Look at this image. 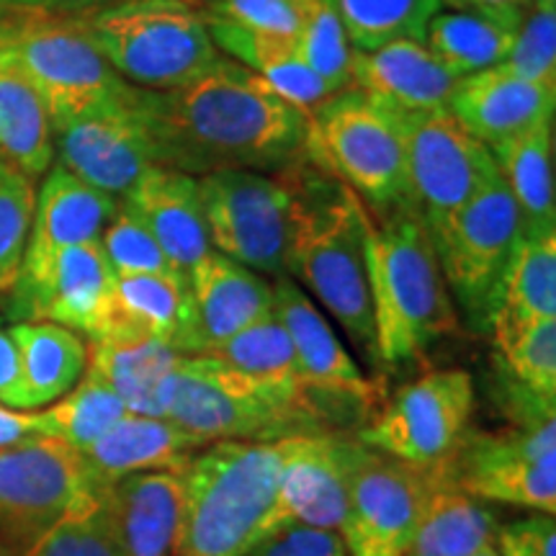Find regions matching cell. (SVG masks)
I'll return each mask as SVG.
<instances>
[{
  "instance_id": "cell-1",
  "label": "cell",
  "mask_w": 556,
  "mask_h": 556,
  "mask_svg": "<svg viewBox=\"0 0 556 556\" xmlns=\"http://www.w3.org/2000/svg\"><path fill=\"white\" fill-rule=\"evenodd\" d=\"M155 165L206 176L214 170L287 173L309 160V122L240 62L212 67L170 90L139 88Z\"/></svg>"
},
{
  "instance_id": "cell-2",
  "label": "cell",
  "mask_w": 556,
  "mask_h": 556,
  "mask_svg": "<svg viewBox=\"0 0 556 556\" xmlns=\"http://www.w3.org/2000/svg\"><path fill=\"white\" fill-rule=\"evenodd\" d=\"M358 204L377 361L389 366L417 361L458 330L433 242L413 206L374 212L361 199Z\"/></svg>"
},
{
  "instance_id": "cell-3",
  "label": "cell",
  "mask_w": 556,
  "mask_h": 556,
  "mask_svg": "<svg viewBox=\"0 0 556 556\" xmlns=\"http://www.w3.org/2000/svg\"><path fill=\"white\" fill-rule=\"evenodd\" d=\"M312 165L289 170L283 270L323 304L364 356L377 361L358 197Z\"/></svg>"
},
{
  "instance_id": "cell-4",
  "label": "cell",
  "mask_w": 556,
  "mask_h": 556,
  "mask_svg": "<svg viewBox=\"0 0 556 556\" xmlns=\"http://www.w3.org/2000/svg\"><path fill=\"white\" fill-rule=\"evenodd\" d=\"M160 415L204 443H274L291 435L338 433L304 387L248 377L214 356H180L163 387Z\"/></svg>"
},
{
  "instance_id": "cell-5",
  "label": "cell",
  "mask_w": 556,
  "mask_h": 556,
  "mask_svg": "<svg viewBox=\"0 0 556 556\" xmlns=\"http://www.w3.org/2000/svg\"><path fill=\"white\" fill-rule=\"evenodd\" d=\"M281 441H214L189 458L173 556H240L258 541L274 500Z\"/></svg>"
},
{
  "instance_id": "cell-6",
  "label": "cell",
  "mask_w": 556,
  "mask_h": 556,
  "mask_svg": "<svg viewBox=\"0 0 556 556\" xmlns=\"http://www.w3.org/2000/svg\"><path fill=\"white\" fill-rule=\"evenodd\" d=\"M75 24L119 78L144 90L186 86L219 58L199 0H122Z\"/></svg>"
},
{
  "instance_id": "cell-7",
  "label": "cell",
  "mask_w": 556,
  "mask_h": 556,
  "mask_svg": "<svg viewBox=\"0 0 556 556\" xmlns=\"http://www.w3.org/2000/svg\"><path fill=\"white\" fill-rule=\"evenodd\" d=\"M309 160L374 212L407 204L400 114L358 88L319 101L307 114Z\"/></svg>"
},
{
  "instance_id": "cell-8",
  "label": "cell",
  "mask_w": 556,
  "mask_h": 556,
  "mask_svg": "<svg viewBox=\"0 0 556 556\" xmlns=\"http://www.w3.org/2000/svg\"><path fill=\"white\" fill-rule=\"evenodd\" d=\"M428 235L456 312L471 330L490 332L505 270L520 240L518 208L500 173Z\"/></svg>"
},
{
  "instance_id": "cell-9",
  "label": "cell",
  "mask_w": 556,
  "mask_h": 556,
  "mask_svg": "<svg viewBox=\"0 0 556 556\" xmlns=\"http://www.w3.org/2000/svg\"><path fill=\"white\" fill-rule=\"evenodd\" d=\"M0 50L21 67L50 111L52 131L86 111L127 93L75 21L0 11Z\"/></svg>"
},
{
  "instance_id": "cell-10",
  "label": "cell",
  "mask_w": 556,
  "mask_h": 556,
  "mask_svg": "<svg viewBox=\"0 0 556 556\" xmlns=\"http://www.w3.org/2000/svg\"><path fill=\"white\" fill-rule=\"evenodd\" d=\"M475 397V379L464 368L428 371L381 402L356 438L368 448L417 467L441 464L467 438Z\"/></svg>"
},
{
  "instance_id": "cell-11",
  "label": "cell",
  "mask_w": 556,
  "mask_h": 556,
  "mask_svg": "<svg viewBox=\"0 0 556 556\" xmlns=\"http://www.w3.org/2000/svg\"><path fill=\"white\" fill-rule=\"evenodd\" d=\"M208 245L261 276H283L291 178L287 173L214 170L199 176Z\"/></svg>"
},
{
  "instance_id": "cell-12",
  "label": "cell",
  "mask_w": 556,
  "mask_h": 556,
  "mask_svg": "<svg viewBox=\"0 0 556 556\" xmlns=\"http://www.w3.org/2000/svg\"><path fill=\"white\" fill-rule=\"evenodd\" d=\"M435 464L417 467L356 438L340 523L348 556H405L426 510Z\"/></svg>"
},
{
  "instance_id": "cell-13",
  "label": "cell",
  "mask_w": 556,
  "mask_h": 556,
  "mask_svg": "<svg viewBox=\"0 0 556 556\" xmlns=\"http://www.w3.org/2000/svg\"><path fill=\"white\" fill-rule=\"evenodd\" d=\"M451 477L482 503L556 513V417L500 433L469 430L448 458Z\"/></svg>"
},
{
  "instance_id": "cell-14",
  "label": "cell",
  "mask_w": 556,
  "mask_h": 556,
  "mask_svg": "<svg viewBox=\"0 0 556 556\" xmlns=\"http://www.w3.org/2000/svg\"><path fill=\"white\" fill-rule=\"evenodd\" d=\"M405 142L407 206L426 229L441 225L497 176L484 142L458 124L448 109L400 114Z\"/></svg>"
},
{
  "instance_id": "cell-15",
  "label": "cell",
  "mask_w": 556,
  "mask_h": 556,
  "mask_svg": "<svg viewBox=\"0 0 556 556\" xmlns=\"http://www.w3.org/2000/svg\"><path fill=\"white\" fill-rule=\"evenodd\" d=\"M270 291L274 317L283 325L294 348L299 379L328 413L336 430L361 417L371 420L381 405L379 387L361 374L356 358L340 343L315 299L287 274L274 278Z\"/></svg>"
},
{
  "instance_id": "cell-16",
  "label": "cell",
  "mask_w": 556,
  "mask_h": 556,
  "mask_svg": "<svg viewBox=\"0 0 556 556\" xmlns=\"http://www.w3.org/2000/svg\"><path fill=\"white\" fill-rule=\"evenodd\" d=\"M90 486L80 454L58 438L0 448V541L16 556Z\"/></svg>"
},
{
  "instance_id": "cell-17",
  "label": "cell",
  "mask_w": 556,
  "mask_h": 556,
  "mask_svg": "<svg viewBox=\"0 0 556 556\" xmlns=\"http://www.w3.org/2000/svg\"><path fill=\"white\" fill-rule=\"evenodd\" d=\"M54 160L109 197L122 199L155 165L139 88L54 127Z\"/></svg>"
},
{
  "instance_id": "cell-18",
  "label": "cell",
  "mask_w": 556,
  "mask_h": 556,
  "mask_svg": "<svg viewBox=\"0 0 556 556\" xmlns=\"http://www.w3.org/2000/svg\"><path fill=\"white\" fill-rule=\"evenodd\" d=\"M353 446L356 438L338 433L281 438V469L258 539L283 528L340 531Z\"/></svg>"
},
{
  "instance_id": "cell-19",
  "label": "cell",
  "mask_w": 556,
  "mask_h": 556,
  "mask_svg": "<svg viewBox=\"0 0 556 556\" xmlns=\"http://www.w3.org/2000/svg\"><path fill=\"white\" fill-rule=\"evenodd\" d=\"M116 274L101 242L67 248L34 281L11 287L9 317L13 323H58L99 340L106 332L114 307Z\"/></svg>"
},
{
  "instance_id": "cell-20",
  "label": "cell",
  "mask_w": 556,
  "mask_h": 556,
  "mask_svg": "<svg viewBox=\"0 0 556 556\" xmlns=\"http://www.w3.org/2000/svg\"><path fill=\"white\" fill-rule=\"evenodd\" d=\"M191 328L184 356H208L250 325L274 315V291L266 276L208 250L189 270Z\"/></svg>"
},
{
  "instance_id": "cell-21",
  "label": "cell",
  "mask_w": 556,
  "mask_h": 556,
  "mask_svg": "<svg viewBox=\"0 0 556 556\" xmlns=\"http://www.w3.org/2000/svg\"><path fill=\"white\" fill-rule=\"evenodd\" d=\"M116 204L119 199L93 189L86 180L54 163L37 191L31 229L13 287L45 274V268L62 250L101 240L103 227L116 212Z\"/></svg>"
},
{
  "instance_id": "cell-22",
  "label": "cell",
  "mask_w": 556,
  "mask_h": 556,
  "mask_svg": "<svg viewBox=\"0 0 556 556\" xmlns=\"http://www.w3.org/2000/svg\"><path fill=\"white\" fill-rule=\"evenodd\" d=\"M448 114L486 148L554 119L556 88L541 86L507 70L503 62L456 80Z\"/></svg>"
},
{
  "instance_id": "cell-23",
  "label": "cell",
  "mask_w": 556,
  "mask_h": 556,
  "mask_svg": "<svg viewBox=\"0 0 556 556\" xmlns=\"http://www.w3.org/2000/svg\"><path fill=\"white\" fill-rule=\"evenodd\" d=\"M456 78L426 41L400 39L371 52H351V88L379 101L394 114H426L446 109Z\"/></svg>"
},
{
  "instance_id": "cell-24",
  "label": "cell",
  "mask_w": 556,
  "mask_h": 556,
  "mask_svg": "<svg viewBox=\"0 0 556 556\" xmlns=\"http://www.w3.org/2000/svg\"><path fill=\"white\" fill-rule=\"evenodd\" d=\"M119 556H173L180 523V471H142L103 486Z\"/></svg>"
},
{
  "instance_id": "cell-25",
  "label": "cell",
  "mask_w": 556,
  "mask_h": 556,
  "mask_svg": "<svg viewBox=\"0 0 556 556\" xmlns=\"http://www.w3.org/2000/svg\"><path fill=\"white\" fill-rule=\"evenodd\" d=\"M122 199L137 208L170 266L189 278L197 261L212 250L199 178L165 165H152Z\"/></svg>"
},
{
  "instance_id": "cell-26",
  "label": "cell",
  "mask_w": 556,
  "mask_h": 556,
  "mask_svg": "<svg viewBox=\"0 0 556 556\" xmlns=\"http://www.w3.org/2000/svg\"><path fill=\"white\" fill-rule=\"evenodd\" d=\"M201 446V438L168 417L129 413L78 454L90 484L109 486L142 471H180Z\"/></svg>"
},
{
  "instance_id": "cell-27",
  "label": "cell",
  "mask_w": 556,
  "mask_h": 556,
  "mask_svg": "<svg viewBox=\"0 0 556 556\" xmlns=\"http://www.w3.org/2000/svg\"><path fill=\"white\" fill-rule=\"evenodd\" d=\"M189 328V278L178 274L116 276L114 307L99 340L152 338L184 353Z\"/></svg>"
},
{
  "instance_id": "cell-28",
  "label": "cell",
  "mask_w": 556,
  "mask_h": 556,
  "mask_svg": "<svg viewBox=\"0 0 556 556\" xmlns=\"http://www.w3.org/2000/svg\"><path fill=\"white\" fill-rule=\"evenodd\" d=\"M500 178L518 208L520 238L556 232L554 119L503 139L490 148Z\"/></svg>"
},
{
  "instance_id": "cell-29",
  "label": "cell",
  "mask_w": 556,
  "mask_h": 556,
  "mask_svg": "<svg viewBox=\"0 0 556 556\" xmlns=\"http://www.w3.org/2000/svg\"><path fill=\"white\" fill-rule=\"evenodd\" d=\"M497 526L495 513L454 482L446 458L435 464L426 510L405 556H477L495 552Z\"/></svg>"
},
{
  "instance_id": "cell-30",
  "label": "cell",
  "mask_w": 556,
  "mask_h": 556,
  "mask_svg": "<svg viewBox=\"0 0 556 556\" xmlns=\"http://www.w3.org/2000/svg\"><path fill=\"white\" fill-rule=\"evenodd\" d=\"M204 18L208 37H212L219 54L240 62L242 67L258 75L261 80H266L278 96L294 103L304 114H309L319 101H325L330 96L328 88L323 86V80L304 62L294 39L255 31L248 29V26L229 24V21L208 16Z\"/></svg>"
},
{
  "instance_id": "cell-31",
  "label": "cell",
  "mask_w": 556,
  "mask_h": 556,
  "mask_svg": "<svg viewBox=\"0 0 556 556\" xmlns=\"http://www.w3.org/2000/svg\"><path fill=\"white\" fill-rule=\"evenodd\" d=\"M9 336L16 345L24 409H45L73 389L88 368V343L80 332L58 323H13Z\"/></svg>"
},
{
  "instance_id": "cell-32",
  "label": "cell",
  "mask_w": 556,
  "mask_h": 556,
  "mask_svg": "<svg viewBox=\"0 0 556 556\" xmlns=\"http://www.w3.org/2000/svg\"><path fill=\"white\" fill-rule=\"evenodd\" d=\"M539 319H556V232L518 240L492 317L495 348Z\"/></svg>"
},
{
  "instance_id": "cell-33",
  "label": "cell",
  "mask_w": 556,
  "mask_h": 556,
  "mask_svg": "<svg viewBox=\"0 0 556 556\" xmlns=\"http://www.w3.org/2000/svg\"><path fill=\"white\" fill-rule=\"evenodd\" d=\"M184 353L152 338L90 340L88 368L119 394L129 413L160 415L163 387Z\"/></svg>"
},
{
  "instance_id": "cell-34",
  "label": "cell",
  "mask_w": 556,
  "mask_h": 556,
  "mask_svg": "<svg viewBox=\"0 0 556 556\" xmlns=\"http://www.w3.org/2000/svg\"><path fill=\"white\" fill-rule=\"evenodd\" d=\"M0 155L29 178H45L54 165V131L50 111L21 73V67L0 50Z\"/></svg>"
},
{
  "instance_id": "cell-35",
  "label": "cell",
  "mask_w": 556,
  "mask_h": 556,
  "mask_svg": "<svg viewBox=\"0 0 556 556\" xmlns=\"http://www.w3.org/2000/svg\"><path fill=\"white\" fill-rule=\"evenodd\" d=\"M518 29L475 11H438L426 29V47L456 80L505 62Z\"/></svg>"
},
{
  "instance_id": "cell-36",
  "label": "cell",
  "mask_w": 556,
  "mask_h": 556,
  "mask_svg": "<svg viewBox=\"0 0 556 556\" xmlns=\"http://www.w3.org/2000/svg\"><path fill=\"white\" fill-rule=\"evenodd\" d=\"M127 415L129 409L119 394L90 368L65 397L37 413L41 435L58 438L75 451L88 448Z\"/></svg>"
},
{
  "instance_id": "cell-37",
  "label": "cell",
  "mask_w": 556,
  "mask_h": 556,
  "mask_svg": "<svg viewBox=\"0 0 556 556\" xmlns=\"http://www.w3.org/2000/svg\"><path fill=\"white\" fill-rule=\"evenodd\" d=\"M353 50L371 52L400 39L422 41L441 0H332Z\"/></svg>"
},
{
  "instance_id": "cell-38",
  "label": "cell",
  "mask_w": 556,
  "mask_h": 556,
  "mask_svg": "<svg viewBox=\"0 0 556 556\" xmlns=\"http://www.w3.org/2000/svg\"><path fill=\"white\" fill-rule=\"evenodd\" d=\"M16 556H119L111 533L103 486H90L37 541Z\"/></svg>"
},
{
  "instance_id": "cell-39",
  "label": "cell",
  "mask_w": 556,
  "mask_h": 556,
  "mask_svg": "<svg viewBox=\"0 0 556 556\" xmlns=\"http://www.w3.org/2000/svg\"><path fill=\"white\" fill-rule=\"evenodd\" d=\"M208 356L225 361L227 366L238 368L248 377L270 381V384L304 387L299 379L294 348H291L283 325L274 315L229 338L227 343L214 348Z\"/></svg>"
},
{
  "instance_id": "cell-40",
  "label": "cell",
  "mask_w": 556,
  "mask_h": 556,
  "mask_svg": "<svg viewBox=\"0 0 556 556\" xmlns=\"http://www.w3.org/2000/svg\"><path fill=\"white\" fill-rule=\"evenodd\" d=\"M302 26L296 47L328 93L351 88V41L332 0H299Z\"/></svg>"
},
{
  "instance_id": "cell-41",
  "label": "cell",
  "mask_w": 556,
  "mask_h": 556,
  "mask_svg": "<svg viewBox=\"0 0 556 556\" xmlns=\"http://www.w3.org/2000/svg\"><path fill=\"white\" fill-rule=\"evenodd\" d=\"M503 374L533 397L556 405V319H539L497 345Z\"/></svg>"
},
{
  "instance_id": "cell-42",
  "label": "cell",
  "mask_w": 556,
  "mask_h": 556,
  "mask_svg": "<svg viewBox=\"0 0 556 556\" xmlns=\"http://www.w3.org/2000/svg\"><path fill=\"white\" fill-rule=\"evenodd\" d=\"M34 204H37L34 178L0 155V291H9L18 276Z\"/></svg>"
},
{
  "instance_id": "cell-43",
  "label": "cell",
  "mask_w": 556,
  "mask_h": 556,
  "mask_svg": "<svg viewBox=\"0 0 556 556\" xmlns=\"http://www.w3.org/2000/svg\"><path fill=\"white\" fill-rule=\"evenodd\" d=\"M99 242L116 276L178 274L165 258L155 235L150 232V227L137 214V208L124 199L116 204V212L111 214L106 227H103Z\"/></svg>"
},
{
  "instance_id": "cell-44",
  "label": "cell",
  "mask_w": 556,
  "mask_h": 556,
  "mask_svg": "<svg viewBox=\"0 0 556 556\" xmlns=\"http://www.w3.org/2000/svg\"><path fill=\"white\" fill-rule=\"evenodd\" d=\"M503 65L520 78L556 88V9H526L516 45Z\"/></svg>"
},
{
  "instance_id": "cell-45",
  "label": "cell",
  "mask_w": 556,
  "mask_h": 556,
  "mask_svg": "<svg viewBox=\"0 0 556 556\" xmlns=\"http://www.w3.org/2000/svg\"><path fill=\"white\" fill-rule=\"evenodd\" d=\"M204 16L294 41L302 26L299 0H214L204 9Z\"/></svg>"
},
{
  "instance_id": "cell-46",
  "label": "cell",
  "mask_w": 556,
  "mask_h": 556,
  "mask_svg": "<svg viewBox=\"0 0 556 556\" xmlns=\"http://www.w3.org/2000/svg\"><path fill=\"white\" fill-rule=\"evenodd\" d=\"M495 552L500 556H556V518L533 513L505 520L497 526Z\"/></svg>"
},
{
  "instance_id": "cell-47",
  "label": "cell",
  "mask_w": 556,
  "mask_h": 556,
  "mask_svg": "<svg viewBox=\"0 0 556 556\" xmlns=\"http://www.w3.org/2000/svg\"><path fill=\"white\" fill-rule=\"evenodd\" d=\"M240 556H348L338 531L323 528H283L258 539Z\"/></svg>"
},
{
  "instance_id": "cell-48",
  "label": "cell",
  "mask_w": 556,
  "mask_h": 556,
  "mask_svg": "<svg viewBox=\"0 0 556 556\" xmlns=\"http://www.w3.org/2000/svg\"><path fill=\"white\" fill-rule=\"evenodd\" d=\"M116 3H122V0H0V11L75 21L111 9Z\"/></svg>"
},
{
  "instance_id": "cell-49",
  "label": "cell",
  "mask_w": 556,
  "mask_h": 556,
  "mask_svg": "<svg viewBox=\"0 0 556 556\" xmlns=\"http://www.w3.org/2000/svg\"><path fill=\"white\" fill-rule=\"evenodd\" d=\"M0 402L9 407L24 409V387H21L18 353L9 330H0Z\"/></svg>"
},
{
  "instance_id": "cell-50",
  "label": "cell",
  "mask_w": 556,
  "mask_h": 556,
  "mask_svg": "<svg viewBox=\"0 0 556 556\" xmlns=\"http://www.w3.org/2000/svg\"><path fill=\"white\" fill-rule=\"evenodd\" d=\"M37 438H45L39 430L37 413L9 407L0 402V448H13L21 443H31Z\"/></svg>"
},
{
  "instance_id": "cell-51",
  "label": "cell",
  "mask_w": 556,
  "mask_h": 556,
  "mask_svg": "<svg viewBox=\"0 0 556 556\" xmlns=\"http://www.w3.org/2000/svg\"><path fill=\"white\" fill-rule=\"evenodd\" d=\"M441 3L454 5L456 11H475L492 16L503 24L520 29V21L526 13V0H441Z\"/></svg>"
},
{
  "instance_id": "cell-52",
  "label": "cell",
  "mask_w": 556,
  "mask_h": 556,
  "mask_svg": "<svg viewBox=\"0 0 556 556\" xmlns=\"http://www.w3.org/2000/svg\"><path fill=\"white\" fill-rule=\"evenodd\" d=\"M539 5V9H556V0H526V9Z\"/></svg>"
},
{
  "instance_id": "cell-53",
  "label": "cell",
  "mask_w": 556,
  "mask_h": 556,
  "mask_svg": "<svg viewBox=\"0 0 556 556\" xmlns=\"http://www.w3.org/2000/svg\"><path fill=\"white\" fill-rule=\"evenodd\" d=\"M0 556H13V552H11V548H9V546H5V544H3V541H0Z\"/></svg>"
},
{
  "instance_id": "cell-54",
  "label": "cell",
  "mask_w": 556,
  "mask_h": 556,
  "mask_svg": "<svg viewBox=\"0 0 556 556\" xmlns=\"http://www.w3.org/2000/svg\"><path fill=\"white\" fill-rule=\"evenodd\" d=\"M477 556H500L497 552H484V554H477Z\"/></svg>"
}]
</instances>
